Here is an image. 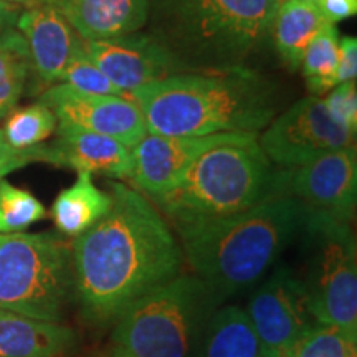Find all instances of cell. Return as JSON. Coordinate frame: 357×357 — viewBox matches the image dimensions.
Returning a JSON list of instances; mask_svg holds the SVG:
<instances>
[{
    "label": "cell",
    "mask_w": 357,
    "mask_h": 357,
    "mask_svg": "<svg viewBox=\"0 0 357 357\" xmlns=\"http://www.w3.org/2000/svg\"><path fill=\"white\" fill-rule=\"evenodd\" d=\"M306 205L275 195L231 217L176 229L184 261L223 298L261 278L305 225Z\"/></svg>",
    "instance_id": "obj_3"
},
{
    "label": "cell",
    "mask_w": 357,
    "mask_h": 357,
    "mask_svg": "<svg viewBox=\"0 0 357 357\" xmlns=\"http://www.w3.org/2000/svg\"><path fill=\"white\" fill-rule=\"evenodd\" d=\"M77 346L68 326L0 310V357H66Z\"/></svg>",
    "instance_id": "obj_18"
},
{
    "label": "cell",
    "mask_w": 357,
    "mask_h": 357,
    "mask_svg": "<svg viewBox=\"0 0 357 357\" xmlns=\"http://www.w3.org/2000/svg\"><path fill=\"white\" fill-rule=\"evenodd\" d=\"M47 162V147L43 144L35 146L32 149L19 151L13 149L3 137L2 129H0V181L17 169H22L32 162Z\"/></svg>",
    "instance_id": "obj_29"
},
{
    "label": "cell",
    "mask_w": 357,
    "mask_h": 357,
    "mask_svg": "<svg viewBox=\"0 0 357 357\" xmlns=\"http://www.w3.org/2000/svg\"><path fill=\"white\" fill-rule=\"evenodd\" d=\"M109 207V192L98 189L91 174L78 172L75 184L56 195L50 215L58 234L77 238L101 220Z\"/></svg>",
    "instance_id": "obj_20"
},
{
    "label": "cell",
    "mask_w": 357,
    "mask_h": 357,
    "mask_svg": "<svg viewBox=\"0 0 357 357\" xmlns=\"http://www.w3.org/2000/svg\"><path fill=\"white\" fill-rule=\"evenodd\" d=\"M354 137L329 116L323 98L306 96L268 124L258 142L271 164L289 169L352 147Z\"/></svg>",
    "instance_id": "obj_9"
},
{
    "label": "cell",
    "mask_w": 357,
    "mask_h": 357,
    "mask_svg": "<svg viewBox=\"0 0 357 357\" xmlns=\"http://www.w3.org/2000/svg\"><path fill=\"white\" fill-rule=\"evenodd\" d=\"M7 2H10V3H17V6H19V3H26V6H29V3L32 2V0H7Z\"/></svg>",
    "instance_id": "obj_33"
},
{
    "label": "cell",
    "mask_w": 357,
    "mask_h": 357,
    "mask_svg": "<svg viewBox=\"0 0 357 357\" xmlns=\"http://www.w3.org/2000/svg\"><path fill=\"white\" fill-rule=\"evenodd\" d=\"M314 2L333 25L357 13V0H314Z\"/></svg>",
    "instance_id": "obj_31"
},
{
    "label": "cell",
    "mask_w": 357,
    "mask_h": 357,
    "mask_svg": "<svg viewBox=\"0 0 357 357\" xmlns=\"http://www.w3.org/2000/svg\"><path fill=\"white\" fill-rule=\"evenodd\" d=\"M20 15V7L17 3H10L7 0H0V32L13 29L17 25Z\"/></svg>",
    "instance_id": "obj_32"
},
{
    "label": "cell",
    "mask_w": 357,
    "mask_h": 357,
    "mask_svg": "<svg viewBox=\"0 0 357 357\" xmlns=\"http://www.w3.org/2000/svg\"><path fill=\"white\" fill-rule=\"evenodd\" d=\"M222 300L202 278L182 271L123 311L113 324V349L128 357H192Z\"/></svg>",
    "instance_id": "obj_6"
},
{
    "label": "cell",
    "mask_w": 357,
    "mask_h": 357,
    "mask_svg": "<svg viewBox=\"0 0 357 357\" xmlns=\"http://www.w3.org/2000/svg\"><path fill=\"white\" fill-rule=\"evenodd\" d=\"M276 357H356V342L334 326L314 323Z\"/></svg>",
    "instance_id": "obj_26"
},
{
    "label": "cell",
    "mask_w": 357,
    "mask_h": 357,
    "mask_svg": "<svg viewBox=\"0 0 357 357\" xmlns=\"http://www.w3.org/2000/svg\"><path fill=\"white\" fill-rule=\"evenodd\" d=\"M248 319L266 357H276L318 323L312 318L301 278L288 268L276 270L248 303Z\"/></svg>",
    "instance_id": "obj_11"
},
{
    "label": "cell",
    "mask_w": 357,
    "mask_h": 357,
    "mask_svg": "<svg viewBox=\"0 0 357 357\" xmlns=\"http://www.w3.org/2000/svg\"><path fill=\"white\" fill-rule=\"evenodd\" d=\"M328 25L333 24H329L316 2L283 0L271 22L270 38L283 63L298 70L307 47Z\"/></svg>",
    "instance_id": "obj_19"
},
{
    "label": "cell",
    "mask_w": 357,
    "mask_h": 357,
    "mask_svg": "<svg viewBox=\"0 0 357 357\" xmlns=\"http://www.w3.org/2000/svg\"><path fill=\"white\" fill-rule=\"evenodd\" d=\"M17 29L29 47L32 68L43 83H60L73 58L86 52V42L55 8L32 2L20 10Z\"/></svg>",
    "instance_id": "obj_15"
},
{
    "label": "cell",
    "mask_w": 357,
    "mask_h": 357,
    "mask_svg": "<svg viewBox=\"0 0 357 357\" xmlns=\"http://www.w3.org/2000/svg\"><path fill=\"white\" fill-rule=\"evenodd\" d=\"M47 217V208L32 192L0 181V234H19Z\"/></svg>",
    "instance_id": "obj_25"
},
{
    "label": "cell",
    "mask_w": 357,
    "mask_h": 357,
    "mask_svg": "<svg viewBox=\"0 0 357 357\" xmlns=\"http://www.w3.org/2000/svg\"><path fill=\"white\" fill-rule=\"evenodd\" d=\"M71 300L73 258L63 235L0 234V310L60 323Z\"/></svg>",
    "instance_id": "obj_7"
},
{
    "label": "cell",
    "mask_w": 357,
    "mask_h": 357,
    "mask_svg": "<svg viewBox=\"0 0 357 357\" xmlns=\"http://www.w3.org/2000/svg\"><path fill=\"white\" fill-rule=\"evenodd\" d=\"M231 132L212 136H162L147 132L131 147L132 171L128 181L147 199H158L172 190L200 154Z\"/></svg>",
    "instance_id": "obj_13"
},
{
    "label": "cell",
    "mask_w": 357,
    "mask_h": 357,
    "mask_svg": "<svg viewBox=\"0 0 357 357\" xmlns=\"http://www.w3.org/2000/svg\"><path fill=\"white\" fill-rule=\"evenodd\" d=\"M55 8L84 42L139 32L147 24L149 0H32ZM30 2V3H32Z\"/></svg>",
    "instance_id": "obj_17"
},
{
    "label": "cell",
    "mask_w": 357,
    "mask_h": 357,
    "mask_svg": "<svg viewBox=\"0 0 357 357\" xmlns=\"http://www.w3.org/2000/svg\"><path fill=\"white\" fill-rule=\"evenodd\" d=\"M307 89L321 96L339 84V32L334 25L316 35L303 56L301 66Z\"/></svg>",
    "instance_id": "obj_23"
},
{
    "label": "cell",
    "mask_w": 357,
    "mask_h": 357,
    "mask_svg": "<svg viewBox=\"0 0 357 357\" xmlns=\"http://www.w3.org/2000/svg\"><path fill=\"white\" fill-rule=\"evenodd\" d=\"M86 55L124 95L182 73L172 56L149 33L134 32L86 42Z\"/></svg>",
    "instance_id": "obj_14"
},
{
    "label": "cell",
    "mask_w": 357,
    "mask_h": 357,
    "mask_svg": "<svg viewBox=\"0 0 357 357\" xmlns=\"http://www.w3.org/2000/svg\"><path fill=\"white\" fill-rule=\"evenodd\" d=\"M303 231L310 252L303 283L312 318L357 342V253L351 222L307 208Z\"/></svg>",
    "instance_id": "obj_8"
},
{
    "label": "cell",
    "mask_w": 357,
    "mask_h": 357,
    "mask_svg": "<svg viewBox=\"0 0 357 357\" xmlns=\"http://www.w3.org/2000/svg\"><path fill=\"white\" fill-rule=\"evenodd\" d=\"M326 109L334 121L356 134L357 129V91L356 82L339 83L329 89L328 96L323 98Z\"/></svg>",
    "instance_id": "obj_28"
},
{
    "label": "cell",
    "mask_w": 357,
    "mask_h": 357,
    "mask_svg": "<svg viewBox=\"0 0 357 357\" xmlns=\"http://www.w3.org/2000/svg\"><path fill=\"white\" fill-rule=\"evenodd\" d=\"M278 88L253 68L184 71L129 93L147 132L162 136L257 134L275 119Z\"/></svg>",
    "instance_id": "obj_2"
},
{
    "label": "cell",
    "mask_w": 357,
    "mask_h": 357,
    "mask_svg": "<svg viewBox=\"0 0 357 357\" xmlns=\"http://www.w3.org/2000/svg\"><path fill=\"white\" fill-rule=\"evenodd\" d=\"M60 83L91 95H111V96H126L118 86L109 82L98 66L89 60L86 52L78 55L70 61L66 70L61 75Z\"/></svg>",
    "instance_id": "obj_27"
},
{
    "label": "cell",
    "mask_w": 357,
    "mask_h": 357,
    "mask_svg": "<svg viewBox=\"0 0 357 357\" xmlns=\"http://www.w3.org/2000/svg\"><path fill=\"white\" fill-rule=\"evenodd\" d=\"M276 194L298 199L310 211L351 222L357 199L356 147L333 151L303 166L278 171Z\"/></svg>",
    "instance_id": "obj_10"
},
{
    "label": "cell",
    "mask_w": 357,
    "mask_h": 357,
    "mask_svg": "<svg viewBox=\"0 0 357 357\" xmlns=\"http://www.w3.org/2000/svg\"><path fill=\"white\" fill-rule=\"evenodd\" d=\"M56 118L43 102L25 106L8 114L3 124V137L13 149L25 151L40 146L56 131Z\"/></svg>",
    "instance_id": "obj_24"
},
{
    "label": "cell",
    "mask_w": 357,
    "mask_h": 357,
    "mask_svg": "<svg viewBox=\"0 0 357 357\" xmlns=\"http://www.w3.org/2000/svg\"><path fill=\"white\" fill-rule=\"evenodd\" d=\"M276 174L257 134L231 132L200 154L172 190L151 202L176 230L231 217L275 197Z\"/></svg>",
    "instance_id": "obj_5"
},
{
    "label": "cell",
    "mask_w": 357,
    "mask_h": 357,
    "mask_svg": "<svg viewBox=\"0 0 357 357\" xmlns=\"http://www.w3.org/2000/svg\"><path fill=\"white\" fill-rule=\"evenodd\" d=\"M300 2H314V0H300Z\"/></svg>",
    "instance_id": "obj_35"
},
{
    "label": "cell",
    "mask_w": 357,
    "mask_h": 357,
    "mask_svg": "<svg viewBox=\"0 0 357 357\" xmlns=\"http://www.w3.org/2000/svg\"><path fill=\"white\" fill-rule=\"evenodd\" d=\"M30 68L29 47L19 30L0 32V119L15 109Z\"/></svg>",
    "instance_id": "obj_22"
},
{
    "label": "cell",
    "mask_w": 357,
    "mask_h": 357,
    "mask_svg": "<svg viewBox=\"0 0 357 357\" xmlns=\"http://www.w3.org/2000/svg\"><path fill=\"white\" fill-rule=\"evenodd\" d=\"M109 357H128L126 354H123V352H119V351H116V349H113V352H111V356Z\"/></svg>",
    "instance_id": "obj_34"
},
{
    "label": "cell",
    "mask_w": 357,
    "mask_h": 357,
    "mask_svg": "<svg viewBox=\"0 0 357 357\" xmlns=\"http://www.w3.org/2000/svg\"><path fill=\"white\" fill-rule=\"evenodd\" d=\"M47 147V162L126 181L132 171L131 147L102 134L71 124H56V139Z\"/></svg>",
    "instance_id": "obj_16"
},
{
    "label": "cell",
    "mask_w": 357,
    "mask_h": 357,
    "mask_svg": "<svg viewBox=\"0 0 357 357\" xmlns=\"http://www.w3.org/2000/svg\"><path fill=\"white\" fill-rule=\"evenodd\" d=\"M357 40L344 37L339 40V83L356 82Z\"/></svg>",
    "instance_id": "obj_30"
},
{
    "label": "cell",
    "mask_w": 357,
    "mask_h": 357,
    "mask_svg": "<svg viewBox=\"0 0 357 357\" xmlns=\"http://www.w3.org/2000/svg\"><path fill=\"white\" fill-rule=\"evenodd\" d=\"M111 207L71 242L75 301L83 319L109 326L134 301L167 283L184 268L178 240L144 194L109 182Z\"/></svg>",
    "instance_id": "obj_1"
},
{
    "label": "cell",
    "mask_w": 357,
    "mask_h": 357,
    "mask_svg": "<svg viewBox=\"0 0 357 357\" xmlns=\"http://www.w3.org/2000/svg\"><path fill=\"white\" fill-rule=\"evenodd\" d=\"M199 344L200 357H266L247 311L238 306L213 311Z\"/></svg>",
    "instance_id": "obj_21"
},
{
    "label": "cell",
    "mask_w": 357,
    "mask_h": 357,
    "mask_svg": "<svg viewBox=\"0 0 357 357\" xmlns=\"http://www.w3.org/2000/svg\"><path fill=\"white\" fill-rule=\"evenodd\" d=\"M283 0H149V35L184 71L250 68Z\"/></svg>",
    "instance_id": "obj_4"
},
{
    "label": "cell",
    "mask_w": 357,
    "mask_h": 357,
    "mask_svg": "<svg viewBox=\"0 0 357 357\" xmlns=\"http://www.w3.org/2000/svg\"><path fill=\"white\" fill-rule=\"evenodd\" d=\"M40 102L53 111L58 123L113 137L128 147L147 134L139 106L126 96L91 95L58 83L43 93Z\"/></svg>",
    "instance_id": "obj_12"
}]
</instances>
